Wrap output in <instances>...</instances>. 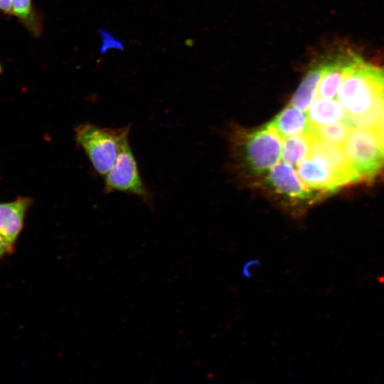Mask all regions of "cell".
Returning <instances> with one entry per match:
<instances>
[{
  "mask_svg": "<svg viewBox=\"0 0 384 384\" xmlns=\"http://www.w3.org/2000/svg\"><path fill=\"white\" fill-rule=\"evenodd\" d=\"M307 116L314 125L327 124L342 121L346 112L338 101L317 97L310 105Z\"/></svg>",
  "mask_w": 384,
  "mask_h": 384,
  "instance_id": "cell-13",
  "label": "cell"
},
{
  "mask_svg": "<svg viewBox=\"0 0 384 384\" xmlns=\"http://www.w3.org/2000/svg\"><path fill=\"white\" fill-rule=\"evenodd\" d=\"M351 128L343 121L327 124L314 125V135L323 140L342 146Z\"/></svg>",
  "mask_w": 384,
  "mask_h": 384,
  "instance_id": "cell-16",
  "label": "cell"
},
{
  "mask_svg": "<svg viewBox=\"0 0 384 384\" xmlns=\"http://www.w3.org/2000/svg\"><path fill=\"white\" fill-rule=\"evenodd\" d=\"M267 127L272 129L280 137L311 134L314 135V125L304 111L292 105L282 110Z\"/></svg>",
  "mask_w": 384,
  "mask_h": 384,
  "instance_id": "cell-10",
  "label": "cell"
},
{
  "mask_svg": "<svg viewBox=\"0 0 384 384\" xmlns=\"http://www.w3.org/2000/svg\"><path fill=\"white\" fill-rule=\"evenodd\" d=\"M338 101L346 112L342 120L351 129L375 126L384 102V70L361 61L345 75Z\"/></svg>",
  "mask_w": 384,
  "mask_h": 384,
  "instance_id": "cell-1",
  "label": "cell"
},
{
  "mask_svg": "<svg viewBox=\"0 0 384 384\" xmlns=\"http://www.w3.org/2000/svg\"><path fill=\"white\" fill-rule=\"evenodd\" d=\"M0 13L8 16H14L11 0H0Z\"/></svg>",
  "mask_w": 384,
  "mask_h": 384,
  "instance_id": "cell-18",
  "label": "cell"
},
{
  "mask_svg": "<svg viewBox=\"0 0 384 384\" xmlns=\"http://www.w3.org/2000/svg\"><path fill=\"white\" fill-rule=\"evenodd\" d=\"M5 254H8V250L4 240L0 235V260L4 256Z\"/></svg>",
  "mask_w": 384,
  "mask_h": 384,
  "instance_id": "cell-19",
  "label": "cell"
},
{
  "mask_svg": "<svg viewBox=\"0 0 384 384\" xmlns=\"http://www.w3.org/2000/svg\"><path fill=\"white\" fill-rule=\"evenodd\" d=\"M297 173L302 181L311 191L329 192L343 186L336 175L311 157L297 166Z\"/></svg>",
  "mask_w": 384,
  "mask_h": 384,
  "instance_id": "cell-11",
  "label": "cell"
},
{
  "mask_svg": "<svg viewBox=\"0 0 384 384\" xmlns=\"http://www.w3.org/2000/svg\"><path fill=\"white\" fill-rule=\"evenodd\" d=\"M314 137V134H304L284 138L282 151L284 162L297 166L310 158Z\"/></svg>",
  "mask_w": 384,
  "mask_h": 384,
  "instance_id": "cell-14",
  "label": "cell"
},
{
  "mask_svg": "<svg viewBox=\"0 0 384 384\" xmlns=\"http://www.w3.org/2000/svg\"><path fill=\"white\" fill-rule=\"evenodd\" d=\"M33 203V198L28 196H18L13 201L0 203V235L5 242L8 254L14 251L26 213Z\"/></svg>",
  "mask_w": 384,
  "mask_h": 384,
  "instance_id": "cell-7",
  "label": "cell"
},
{
  "mask_svg": "<svg viewBox=\"0 0 384 384\" xmlns=\"http://www.w3.org/2000/svg\"><path fill=\"white\" fill-rule=\"evenodd\" d=\"M282 138L267 126L252 133L245 146L248 166L257 174L270 169L282 156Z\"/></svg>",
  "mask_w": 384,
  "mask_h": 384,
  "instance_id": "cell-5",
  "label": "cell"
},
{
  "mask_svg": "<svg viewBox=\"0 0 384 384\" xmlns=\"http://www.w3.org/2000/svg\"><path fill=\"white\" fill-rule=\"evenodd\" d=\"M342 147L360 178L372 176L384 164L381 144L375 128L351 131Z\"/></svg>",
  "mask_w": 384,
  "mask_h": 384,
  "instance_id": "cell-4",
  "label": "cell"
},
{
  "mask_svg": "<svg viewBox=\"0 0 384 384\" xmlns=\"http://www.w3.org/2000/svg\"><path fill=\"white\" fill-rule=\"evenodd\" d=\"M361 61V58L351 50L326 60L324 72L318 85L316 97L334 98L346 73Z\"/></svg>",
  "mask_w": 384,
  "mask_h": 384,
  "instance_id": "cell-8",
  "label": "cell"
},
{
  "mask_svg": "<svg viewBox=\"0 0 384 384\" xmlns=\"http://www.w3.org/2000/svg\"><path fill=\"white\" fill-rule=\"evenodd\" d=\"M104 176L105 193L123 192L133 194L146 203H151L150 193L141 178L128 137L122 142L113 165Z\"/></svg>",
  "mask_w": 384,
  "mask_h": 384,
  "instance_id": "cell-3",
  "label": "cell"
},
{
  "mask_svg": "<svg viewBox=\"0 0 384 384\" xmlns=\"http://www.w3.org/2000/svg\"><path fill=\"white\" fill-rule=\"evenodd\" d=\"M15 16L19 22L33 36L38 37L43 31V18L34 8L32 0H11Z\"/></svg>",
  "mask_w": 384,
  "mask_h": 384,
  "instance_id": "cell-15",
  "label": "cell"
},
{
  "mask_svg": "<svg viewBox=\"0 0 384 384\" xmlns=\"http://www.w3.org/2000/svg\"><path fill=\"white\" fill-rule=\"evenodd\" d=\"M129 131L130 125L107 128L80 124L75 128V139L95 171L104 176L113 165L122 142L129 137Z\"/></svg>",
  "mask_w": 384,
  "mask_h": 384,
  "instance_id": "cell-2",
  "label": "cell"
},
{
  "mask_svg": "<svg viewBox=\"0 0 384 384\" xmlns=\"http://www.w3.org/2000/svg\"><path fill=\"white\" fill-rule=\"evenodd\" d=\"M268 184L277 193L295 201H305L311 197L309 189L300 178L292 165L277 163L269 171Z\"/></svg>",
  "mask_w": 384,
  "mask_h": 384,
  "instance_id": "cell-9",
  "label": "cell"
},
{
  "mask_svg": "<svg viewBox=\"0 0 384 384\" xmlns=\"http://www.w3.org/2000/svg\"><path fill=\"white\" fill-rule=\"evenodd\" d=\"M375 129L378 135L384 155V102L375 124Z\"/></svg>",
  "mask_w": 384,
  "mask_h": 384,
  "instance_id": "cell-17",
  "label": "cell"
},
{
  "mask_svg": "<svg viewBox=\"0 0 384 384\" xmlns=\"http://www.w3.org/2000/svg\"><path fill=\"white\" fill-rule=\"evenodd\" d=\"M324 72V61L314 65L305 75L291 100V105L306 112L316 98L317 87Z\"/></svg>",
  "mask_w": 384,
  "mask_h": 384,
  "instance_id": "cell-12",
  "label": "cell"
},
{
  "mask_svg": "<svg viewBox=\"0 0 384 384\" xmlns=\"http://www.w3.org/2000/svg\"><path fill=\"white\" fill-rule=\"evenodd\" d=\"M310 157L336 175L343 185L360 178L341 145L323 140L314 135Z\"/></svg>",
  "mask_w": 384,
  "mask_h": 384,
  "instance_id": "cell-6",
  "label": "cell"
}]
</instances>
